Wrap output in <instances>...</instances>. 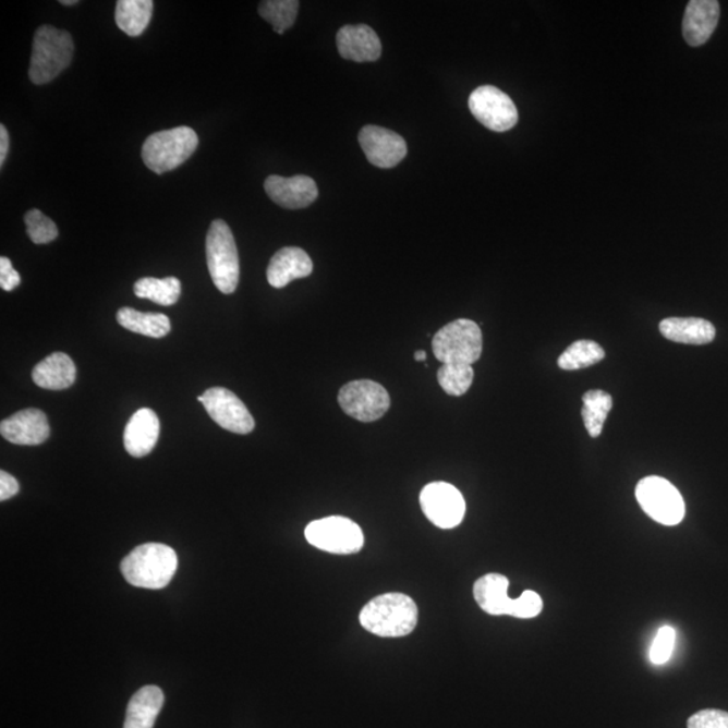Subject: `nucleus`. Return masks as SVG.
<instances>
[{
  "instance_id": "nucleus-21",
  "label": "nucleus",
  "mask_w": 728,
  "mask_h": 728,
  "mask_svg": "<svg viewBox=\"0 0 728 728\" xmlns=\"http://www.w3.org/2000/svg\"><path fill=\"white\" fill-rule=\"evenodd\" d=\"M76 366L64 352H53L33 369L34 384L48 390L71 388L76 380Z\"/></svg>"
},
{
  "instance_id": "nucleus-12",
  "label": "nucleus",
  "mask_w": 728,
  "mask_h": 728,
  "mask_svg": "<svg viewBox=\"0 0 728 728\" xmlns=\"http://www.w3.org/2000/svg\"><path fill=\"white\" fill-rule=\"evenodd\" d=\"M209 417L232 434L247 435L255 428L252 413L234 392L225 388H210L198 397Z\"/></svg>"
},
{
  "instance_id": "nucleus-8",
  "label": "nucleus",
  "mask_w": 728,
  "mask_h": 728,
  "mask_svg": "<svg viewBox=\"0 0 728 728\" xmlns=\"http://www.w3.org/2000/svg\"><path fill=\"white\" fill-rule=\"evenodd\" d=\"M305 538L317 549L333 555H354L364 545L361 526L338 515L311 522L305 529Z\"/></svg>"
},
{
  "instance_id": "nucleus-38",
  "label": "nucleus",
  "mask_w": 728,
  "mask_h": 728,
  "mask_svg": "<svg viewBox=\"0 0 728 728\" xmlns=\"http://www.w3.org/2000/svg\"><path fill=\"white\" fill-rule=\"evenodd\" d=\"M414 360L417 362H425L426 361V352L421 350L417 351L416 354H414Z\"/></svg>"
},
{
  "instance_id": "nucleus-35",
  "label": "nucleus",
  "mask_w": 728,
  "mask_h": 728,
  "mask_svg": "<svg viewBox=\"0 0 728 728\" xmlns=\"http://www.w3.org/2000/svg\"><path fill=\"white\" fill-rule=\"evenodd\" d=\"M20 283V272L13 269L11 260L5 257L0 258V287H2L5 292H11V290L19 288Z\"/></svg>"
},
{
  "instance_id": "nucleus-39",
  "label": "nucleus",
  "mask_w": 728,
  "mask_h": 728,
  "mask_svg": "<svg viewBox=\"0 0 728 728\" xmlns=\"http://www.w3.org/2000/svg\"><path fill=\"white\" fill-rule=\"evenodd\" d=\"M60 3L64 4V5H73V4H77L78 2H77V0H61Z\"/></svg>"
},
{
  "instance_id": "nucleus-34",
  "label": "nucleus",
  "mask_w": 728,
  "mask_h": 728,
  "mask_svg": "<svg viewBox=\"0 0 728 728\" xmlns=\"http://www.w3.org/2000/svg\"><path fill=\"white\" fill-rule=\"evenodd\" d=\"M543 611V599L534 591H525L519 599H515L513 617L529 619L537 617Z\"/></svg>"
},
{
  "instance_id": "nucleus-23",
  "label": "nucleus",
  "mask_w": 728,
  "mask_h": 728,
  "mask_svg": "<svg viewBox=\"0 0 728 728\" xmlns=\"http://www.w3.org/2000/svg\"><path fill=\"white\" fill-rule=\"evenodd\" d=\"M165 702L158 687L147 685L134 693L128 705L123 728H153Z\"/></svg>"
},
{
  "instance_id": "nucleus-13",
  "label": "nucleus",
  "mask_w": 728,
  "mask_h": 728,
  "mask_svg": "<svg viewBox=\"0 0 728 728\" xmlns=\"http://www.w3.org/2000/svg\"><path fill=\"white\" fill-rule=\"evenodd\" d=\"M360 144L369 163L380 169L397 167L408 155L405 139L395 131L384 128H363Z\"/></svg>"
},
{
  "instance_id": "nucleus-29",
  "label": "nucleus",
  "mask_w": 728,
  "mask_h": 728,
  "mask_svg": "<svg viewBox=\"0 0 728 728\" xmlns=\"http://www.w3.org/2000/svg\"><path fill=\"white\" fill-rule=\"evenodd\" d=\"M300 9L298 0H266L259 4V15L271 24L275 32L283 34L294 25Z\"/></svg>"
},
{
  "instance_id": "nucleus-24",
  "label": "nucleus",
  "mask_w": 728,
  "mask_h": 728,
  "mask_svg": "<svg viewBox=\"0 0 728 728\" xmlns=\"http://www.w3.org/2000/svg\"><path fill=\"white\" fill-rule=\"evenodd\" d=\"M117 320L130 332L144 337L161 339L170 332V320L162 313H142L133 308H121L117 313Z\"/></svg>"
},
{
  "instance_id": "nucleus-25",
  "label": "nucleus",
  "mask_w": 728,
  "mask_h": 728,
  "mask_svg": "<svg viewBox=\"0 0 728 728\" xmlns=\"http://www.w3.org/2000/svg\"><path fill=\"white\" fill-rule=\"evenodd\" d=\"M155 3L151 0H119L116 21L130 37H139L149 26Z\"/></svg>"
},
{
  "instance_id": "nucleus-7",
  "label": "nucleus",
  "mask_w": 728,
  "mask_h": 728,
  "mask_svg": "<svg viewBox=\"0 0 728 728\" xmlns=\"http://www.w3.org/2000/svg\"><path fill=\"white\" fill-rule=\"evenodd\" d=\"M642 510L665 526H675L684 519L685 503L672 483L659 476H647L635 488Z\"/></svg>"
},
{
  "instance_id": "nucleus-17",
  "label": "nucleus",
  "mask_w": 728,
  "mask_h": 728,
  "mask_svg": "<svg viewBox=\"0 0 728 728\" xmlns=\"http://www.w3.org/2000/svg\"><path fill=\"white\" fill-rule=\"evenodd\" d=\"M339 54L355 62H374L383 54L378 34L367 25H347L337 36Z\"/></svg>"
},
{
  "instance_id": "nucleus-33",
  "label": "nucleus",
  "mask_w": 728,
  "mask_h": 728,
  "mask_svg": "<svg viewBox=\"0 0 728 728\" xmlns=\"http://www.w3.org/2000/svg\"><path fill=\"white\" fill-rule=\"evenodd\" d=\"M688 728H728V713L721 709H702L688 719Z\"/></svg>"
},
{
  "instance_id": "nucleus-6",
  "label": "nucleus",
  "mask_w": 728,
  "mask_h": 728,
  "mask_svg": "<svg viewBox=\"0 0 728 728\" xmlns=\"http://www.w3.org/2000/svg\"><path fill=\"white\" fill-rule=\"evenodd\" d=\"M436 360L442 364H468L480 361L483 351L481 327L468 318H459L442 327L432 341Z\"/></svg>"
},
{
  "instance_id": "nucleus-26",
  "label": "nucleus",
  "mask_w": 728,
  "mask_h": 728,
  "mask_svg": "<svg viewBox=\"0 0 728 728\" xmlns=\"http://www.w3.org/2000/svg\"><path fill=\"white\" fill-rule=\"evenodd\" d=\"M134 293L136 298L153 301L158 305L170 306L178 303L181 294V282L179 278L167 277L159 280V278H141L135 282Z\"/></svg>"
},
{
  "instance_id": "nucleus-36",
  "label": "nucleus",
  "mask_w": 728,
  "mask_h": 728,
  "mask_svg": "<svg viewBox=\"0 0 728 728\" xmlns=\"http://www.w3.org/2000/svg\"><path fill=\"white\" fill-rule=\"evenodd\" d=\"M19 492L20 485L15 477L11 476L9 472H0V500L4 502V500L13 498Z\"/></svg>"
},
{
  "instance_id": "nucleus-18",
  "label": "nucleus",
  "mask_w": 728,
  "mask_h": 728,
  "mask_svg": "<svg viewBox=\"0 0 728 728\" xmlns=\"http://www.w3.org/2000/svg\"><path fill=\"white\" fill-rule=\"evenodd\" d=\"M313 262L300 247H283L272 255L267 267V281L276 289H282L299 278L310 277Z\"/></svg>"
},
{
  "instance_id": "nucleus-20",
  "label": "nucleus",
  "mask_w": 728,
  "mask_h": 728,
  "mask_svg": "<svg viewBox=\"0 0 728 728\" xmlns=\"http://www.w3.org/2000/svg\"><path fill=\"white\" fill-rule=\"evenodd\" d=\"M508 589V578L499 573H488L476 580L474 598L477 606L490 616L513 617L515 599L509 598Z\"/></svg>"
},
{
  "instance_id": "nucleus-5",
  "label": "nucleus",
  "mask_w": 728,
  "mask_h": 728,
  "mask_svg": "<svg viewBox=\"0 0 728 728\" xmlns=\"http://www.w3.org/2000/svg\"><path fill=\"white\" fill-rule=\"evenodd\" d=\"M207 262L210 278L221 293L235 292L241 276L234 235L223 220H215L207 235Z\"/></svg>"
},
{
  "instance_id": "nucleus-10",
  "label": "nucleus",
  "mask_w": 728,
  "mask_h": 728,
  "mask_svg": "<svg viewBox=\"0 0 728 728\" xmlns=\"http://www.w3.org/2000/svg\"><path fill=\"white\" fill-rule=\"evenodd\" d=\"M469 107L476 121L495 133H505L519 122L514 101L494 85L476 88L470 96Z\"/></svg>"
},
{
  "instance_id": "nucleus-16",
  "label": "nucleus",
  "mask_w": 728,
  "mask_h": 728,
  "mask_svg": "<svg viewBox=\"0 0 728 728\" xmlns=\"http://www.w3.org/2000/svg\"><path fill=\"white\" fill-rule=\"evenodd\" d=\"M720 19L716 0H691L682 20V36L692 48L702 47L713 36Z\"/></svg>"
},
{
  "instance_id": "nucleus-32",
  "label": "nucleus",
  "mask_w": 728,
  "mask_h": 728,
  "mask_svg": "<svg viewBox=\"0 0 728 728\" xmlns=\"http://www.w3.org/2000/svg\"><path fill=\"white\" fill-rule=\"evenodd\" d=\"M675 641L676 631L674 628L664 626V628L659 629L651 650L652 663L656 665L668 663L670 656H672Z\"/></svg>"
},
{
  "instance_id": "nucleus-31",
  "label": "nucleus",
  "mask_w": 728,
  "mask_h": 728,
  "mask_svg": "<svg viewBox=\"0 0 728 728\" xmlns=\"http://www.w3.org/2000/svg\"><path fill=\"white\" fill-rule=\"evenodd\" d=\"M27 235L33 243L47 244L59 236V229L52 219L45 216L39 209L27 210L25 215Z\"/></svg>"
},
{
  "instance_id": "nucleus-2",
  "label": "nucleus",
  "mask_w": 728,
  "mask_h": 728,
  "mask_svg": "<svg viewBox=\"0 0 728 728\" xmlns=\"http://www.w3.org/2000/svg\"><path fill=\"white\" fill-rule=\"evenodd\" d=\"M179 559L168 545L150 543L135 548L124 557L121 571L134 587L162 590L178 571Z\"/></svg>"
},
{
  "instance_id": "nucleus-4",
  "label": "nucleus",
  "mask_w": 728,
  "mask_h": 728,
  "mask_svg": "<svg viewBox=\"0 0 728 728\" xmlns=\"http://www.w3.org/2000/svg\"><path fill=\"white\" fill-rule=\"evenodd\" d=\"M198 146L195 130L181 126L151 134L142 147V159L147 168L163 174L190 159Z\"/></svg>"
},
{
  "instance_id": "nucleus-27",
  "label": "nucleus",
  "mask_w": 728,
  "mask_h": 728,
  "mask_svg": "<svg viewBox=\"0 0 728 728\" xmlns=\"http://www.w3.org/2000/svg\"><path fill=\"white\" fill-rule=\"evenodd\" d=\"M612 409V398L603 390H590L583 396L582 417L591 437H599L608 413Z\"/></svg>"
},
{
  "instance_id": "nucleus-28",
  "label": "nucleus",
  "mask_w": 728,
  "mask_h": 728,
  "mask_svg": "<svg viewBox=\"0 0 728 728\" xmlns=\"http://www.w3.org/2000/svg\"><path fill=\"white\" fill-rule=\"evenodd\" d=\"M606 352L593 340H578L562 352L559 357V367L573 369L587 368L605 360Z\"/></svg>"
},
{
  "instance_id": "nucleus-1",
  "label": "nucleus",
  "mask_w": 728,
  "mask_h": 728,
  "mask_svg": "<svg viewBox=\"0 0 728 728\" xmlns=\"http://www.w3.org/2000/svg\"><path fill=\"white\" fill-rule=\"evenodd\" d=\"M363 629L384 639L411 634L418 623V608L411 596L389 593L377 596L362 608Z\"/></svg>"
},
{
  "instance_id": "nucleus-19",
  "label": "nucleus",
  "mask_w": 728,
  "mask_h": 728,
  "mask_svg": "<svg viewBox=\"0 0 728 728\" xmlns=\"http://www.w3.org/2000/svg\"><path fill=\"white\" fill-rule=\"evenodd\" d=\"M158 437L159 420L156 412L149 408L139 409L124 428V448L131 457L144 458L155 449Z\"/></svg>"
},
{
  "instance_id": "nucleus-37",
  "label": "nucleus",
  "mask_w": 728,
  "mask_h": 728,
  "mask_svg": "<svg viewBox=\"0 0 728 728\" xmlns=\"http://www.w3.org/2000/svg\"><path fill=\"white\" fill-rule=\"evenodd\" d=\"M10 138L8 130H5L4 124L0 126V167H3L5 158L9 155Z\"/></svg>"
},
{
  "instance_id": "nucleus-14",
  "label": "nucleus",
  "mask_w": 728,
  "mask_h": 728,
  "mask_svg": "<svg viewBox=\"0 0 728 728\" xmlns=\"http://www.w3.org/2000/svg\"><path fill=\"white\" fill-rule=\"evenodd\" d=\"M265 191L272 202L287 209L310 207L318 196L317 184L308 175H269L265 181Z\"/></svg>"
},
{
  "instance_id": "nucleus-3",
  "label": "nucleus",
  "mask_w": 728,
  "mask_h": 728,
  "mask_svg": "<svg viewBox=\"0 0 728 728\" xmlns=\"http://www.w3.org/2000/svg\"><path fill=\"white\" fill-rule=\"evenodd\" d=\"M75 44L71 34L49 25L37 28L34 36L28 77L33 84L44 85L71 65Z\"/></svg>"
},
{
  "instance_id": "nucleus-9",
  "label": "nucleus",
  "mask_w": 728,
  "mask_h": 728,
  "mask_svg": "<svg viewBox=\"0 0 728 728\" xmlns=\"http://www.w3.org/2000/svg\"><path fill=\"white\" fill-rule=\"evenodd\" d=\"M339 405L345 414L362 423H373L390 408V396L383 385L373 380H354L339 391Z\"/></svg>"
},
{
  "instance_id": "nucleus-15",
  "label": "nucleus",
  "mask_w": 728,
  "mask_h": 728,
  "mask_svg": "<svg viewBox=\"0 0 728 728\" xmlns=\"http://www.w3.org/2000/svg\"><path fill=\"white\" fill-rule=\"evenodd\" d=\"M3 439L16 446H39L49 439L50 426L47 414L39 409H25L0 424Z\"/></svg>"
},
{
  "instance_id": "nucleus-22",
  "label": "nucleus",
  "mask_w": 728,
  "mask_h": 728,
  "mask_svg": "<svg viewBox=\"0 0 728 728\" xmlns=\"http://www.w3.org/2000/svg\"><path fill=\"white\" fill-rule=\"evenodd\" d=\"M659 332L675 343L702 345L715 339V327L697 317H669L659 323Z\"/></svg>"
},
{
  "instance_id": "nucleus-11",
  "label": "nucleus",
  "mask_w": 728,
  "mask_h": 728,
  "mask_svg": "<svg viewBox=\"0 0 728 728\" xmlns=\"http://www.w3.org/2000/svg\"><path fill=\"white\" fill-rule=\"evenodd\" d=\"M420 505L426 519L437 527H457L464 519L463 495L446 482H434L425 486L420 494Z\"/></svg>"
},
{
  "instance_id": "nucleus-30",
  "label": "nucleus",
  "mask_w": 728,
  "mask_h": 728,
  "mask_svg": "<svg viewBox=\"0 0 728 728\" xmlns=\"http://www.w3.org/2000/svg\"><path fill=\"white\" fill-rule=\"evenodd\" d=\"M437 380L449 396L465 395L474 383V368L468 364H442L437 372Z\"/></svg>"
}]
</instances>
